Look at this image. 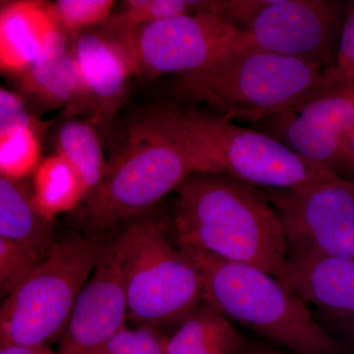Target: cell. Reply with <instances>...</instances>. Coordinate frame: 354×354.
<instances>
[{"label":"cell","mask_w":354,"mask_h":354,"mask_svg":"<svg viewBox=\"0 0 354 354\" xmlns=\"http://www.w3.org/2000/svg\"><path fill=\"white\" fill-rule=\"evenodd\" d=\"M176 191L172 223L183 252L254 266L279 279L285 234L264 191L216 174H192Z\"/></svg>","instance_id":"obj_1"},{"label":"cell","mask_w":354,"mask_h":354,"mask_svg":"<svg viewBox=\"0 0 354 354\" xmlns=\"http://www.w3.org/2000/svg\"><path fill=\"white\" fill-rule=\"evenodd\" d=\"M101 183L86 199L88 227L111 230L148 213L186 178L203 174L177 108L153 106L135 116Z\"/></svg>","instance_id":"obj_2"},{"label":"cell","mask_w":354,"mask_h":354,"mask_svg":"<svg viewBox=\"0 0 354 354\" xmlns=\"http://www.w3.org/2000/svg\"><path fill=\"white\" fill-rule=\"evenodd\" d=\"M335 84L321 65L281 57L253 46L228 51L204 68L178 75L171 88L176 102L230 121H261Z\"/></svg>","instance_id":"obj_3"},{"label":"cell","mask_w":354,"mask_h":354,"mask_svg":"<svg viewBox=\"0 0 354 354\" xmlns=\"http://www.w3.org/2000/svg\"><path fill=\"white\" fill-rule=\"evenodd\" d=\"M185 254L201 274L204 299L227 319L297 354H351L283 281L254 266Z\"/></svg>","instance_id":"obj_4"},{"label":"cell","mask_w":354,"mask_h":354,"mask_svg":"<svg viewBox=\"0 0 354 354\" xmlns=\"http://www.w3.org/2000/svg\"><path fill=\"white\" fill-rule=\"evenodd\" d=\"M104 241L68 234L0 305V346H41L62 337Z\"/></svg>","instance_id":"obj_5"},{"label":"cell","mask_w":354,"mask_h":354,"mask_svg":"<svg viewBox=\"0 0 354 354\" xmlns=\"http://www.w3.org/2000/svg\"><path fill=\"white\" fill-rule=\"evenodd\" d=\"M203 174H225L261 189L297 190L339 176L270 135L203 109L177 108Z\"/></svg>","instance_id":"obj_6"},{"label":"cell","mask_w":354,"mask_h":354,"mask_svg":"<svg viewBox=\"0 0 354 354\" xmlns=\"http://www.w3.org/2000/svg\"><path fill=\"white\" fill-rule=\"evenodd\" d=\"M125 247L128 320L135 326L179 325L204 298L201 274L148 213L121 230Z\"/></svg>","instance_id":"obj_7"},{"label":"cell","mask_w":354,"mask_h":354,"mask_svg":"<svg viewBox=\"0 0 354 354\" xmlns=\"http://www.w3.org/2000/svg\"><path fill=\"white\" fill-rule=\"evenodd\" d=\"M213 12L242 30L255 48L329 67L344 18L327 0H216Z\"/></svg>","instance_id":"obj_8"},{"label":"cell","mask_w":354,"mask_h":354,"mask_svg":"<svg viewBox=\"0 0 354 354\" xmlns=\"http://www.w3.org/2000/svg\"><path fill=\"white\" fill-rule=\"evenodd\" d=\"M101 36L118 48L132 75L146 78L198 71L228 51L251 44L245 32L212 11L174 16L134 31Z\"/></svg>","instance_id":"obj_9"},{"label":"cell","mask_w":354,"mask_h":354,"mask_svg":"<svg viewBox=\"0 0 354 354\" xmlns=\"http://www.w3.org/2000/svg\"><path fill=\"white\" fill-rule=\"evenodd\" d=\"M262 190L283 227L286 257L354 259V180L335 176L304 189Z\"/></svg>","instance_id":"obj_10"},{"label":"cell","mask_w":354,"mask_h":354,"mask_svg":"<svg viewBox=\"0 0 354 354\" xmlns=\"http://www.w3.org/2000/svg\"><path fill=\"white\" fill-rule=\"evenodd\" d=\"M258 124L259 131L304 160L339 176V171L348 172L346 146L354 134V93L346 84L324 90Z\"/></svg>","instance_id":"obj_11"},{"label":"cell","mask_w":354,"mask_h":354,"mask_svg":"<svg viewBox=\"0 0 354 354\" xmlns=\"http://www.w3.org/2000/svg\"><path fill=\"white\" fill-rule=\"evenodd\" d=\"M128 319L125 247L121 230L104 242L77 297L57 354H93Z\"/></svg>","instance_id":"obj_12"},{"label":"cell","mask_w":354,"mask_h":354,"mask_svg":"<svg viewBox=\"0 0 354 354\" xmlns=\"http://www.w3.org/2000/svg\"><path fill=\"white\" fill-rule=\"evenodd\" d=\"M77 76L70 106L88 109L95 120H109L127 101L131 70L115 46L97 35H78L72 46Z\"/></svg>","instance_id":"obj_13"},{"label":"cell","mask_w":354,"mask_h":354,"mask_svg":"<svg viewBox=\"0 0 354 354\" xmlns=\"http://www.w3.org/2000/svg\"><path fill=\"white\" fill-rule=\"evenodd\" d=\"M279 281L329 319L354 316V259L322 254L288 256Z\"/></svg>","instance_id":"obj_14"},{"label":"cell","mask_w":354,"mask_h":354,"mask_svg":"<svg viewBox=\"0 0 354 354\" xmlns=\"http://www.w3.org/2000/svg\"><path fill=\"white\" fill-rule=\"evenodd\" d=\"M55 28L46 2L9 1L0 10V70L27 68Z\"/></svg>","instance_id":"obj_15"},{"label":"cell","mask_w":354,"mask_h":354,"mask_svg":"<svg viewBox=\"0 0 354 354\" xmlns=\"http://www.w3.org/2000/svg\"><path fill=\"white\" fill-rule=\"evenodd\" d=\"M17 75L23 90L43 108L69 106L75 97L77 76L72 48L64 34L55 28L36 59Z\"/></svg>","instance_id":"obj_16"},{"label":"cell","mask_w":354,"mask_h":354,"mask_svg":"<svg viewBox=\"0 0 354 354\" xmlns=\"http://www.w3.org/2000/svg\"><path fill=\"white\" fill-rule=\"evenodd\" d=\"M0 237L28 247L43 259L55 242L53 221L39 211L32 192L0 174Z\"/></svg>","instance_id":"obj_17"},{"label":"cell","mask_w":354,"mask_h":354,"mask_svg":"<svg viewBox=\"0 0 354 354\" xmlns=\"http://www.w3.org/2000/svg\"><path fill=\"white\" fill-rule=\"evenodd\" d=\"M241 346L230 321L203 298L167 337V354H235Z\"/></svg>","instance_id":"obj_18"},{"label":"cell","mask_w":354,"mask_h":354,"mask_svg":"<svg viewBox=\"0 0 354 354\" xmlns=\"http://www.w3.org/2000/svg\"><path fill=\"white\" fill-rule=\"evenodd\" d=\"M57 153L76 174L86 199L101 183L106 169L94 128L78 120L65 122L58 132Z\"/></svg>","instance_id":"obj_19"},{"label":"cell","mask_w":354,"mask_h":354,"mask_svg":"<svg viewBox=\"0 0 354 354\" xmlns=\"http://www.w3.org/2000/svg\"><path fill=\"white\" fill-rule=\"evenodd\" d=\"M32 195L39 211L53 221L58 214L75 208L84 200L76 174L57 155L46 158L37 167Z\"/></svg>","instance_id":"obj_20"},{"label":"cell","mask_w":354,"mask_h":354,"mask_svg":"<svg viewBox=\"0 0 354 354\" xmlns=\"http://www.w3.org/2000/svg\"><path fill=\"white\" fill-rule=\"evenodd\" d=\"M214 1V0H213ZM213 1L188 0H127L104 23L102 35L131 32L142 26L174 16L211 11Z\"/></svg>","instance_id":"obj_21"},{"label":"cell","mask_w":354,"mask_h":354,"mask_svg":"<svg viewBox=\"0 0 354 354\" xmlns=\"http://www.w3.org/2000/svg\"><path fill=\"white\" fill-rule=\"evenodd\" d=\"M113 6V0H58L46 3L57 29L68 35H76L87 28L106 23Z\"/></svg>","instance_id":"obj_22"},{"label":"cell","mask_w":354,"mask_h":354,"mask_svg":"<svg viewBox=\"0 0 354 354\" xmlns=\"http://www.w3.org/2000/svg\"><path fill=\"white\" fill-rule=\"evenodd\" d=\"M39 145L34 128H19L0 137V174L19 180L38 167Z\"/></svg>","instance_id":"obj_23"},{"label":"cell","mask_w":354,"mask_h":354,"mask_svg":"<svg viewBox=\"0 0 354 354\" xmlns=\"http://www.w3.org/2000/svg\"><path fill=\"white\" fill-rule=\"evenodd\" d=\"M167 342L158 328L124 326L93 354H167Z\"/></svg>","instance_id":"obj_24"},{"label":"cell","mask_w":354,"mask_h":354,"mask_svg":"<svg viewBox=\"0 0 354 354\" xmlns=\"http://www.w3.org/2000/svg\"><path fill=\"white\" fill-rule=\"evenodd\" d=\"M32 249L0 237V298H6L38 265Z\"/></svg>","instance_id":"obj_25"},{"label":"cell","mask_w":354,"mask_h":354,"mask_svg":"<svg viewBox=\"0 0 354 354\" xmlns=\"http://www.w3.org/2000/svg\"><path fill=\"white\" fill-rule=\"evenodd\" d=\"M325 74L337 85L354 80V8L342 23L334 62L325 69Z\"/></svg>","instance_id":"obj_26"},{"label":"cell","mask_w":354,"mask_h":354,"mask_svg":"<svg viewBox=\"0 0 354 354\" xmlns=\"http://www.w3.org/2000/svg\"><path fill=\"white\" fill-rule=\"evenodd\" d=\"M19 128H34L31 115L19 95L0 88V137Z\"/></svg>","instance_id":"obj_27"},{"label":"cell","mask_w":354,"mask_h":354,"mask_svg":"<svg viewBox=\"0 0 354 354\" xmlns=\"http://www.w3.org/2000/svg\"><path fill=\"white\" fill-rule=\"evenodd\" d=\"M0 354H57L48 346H27L19 344L0 346Z\"/></svg>","instance_id":"obj_28"},{"label":"cell","mask_w":354,"mask_h":354,"mask_svg":"<svg viewBox=\"0 0 354 354\" xmlns=\"http://www.w3.org/2000/svg\"><path fill=\"white\" fill-rule=\"evenodd\" d=\"M334 323L335 327L339 330V334L346 341V346L354 348V316L348 318L330 319Z\"/></svg>","instance_id":"obj_29"},{"label":"cell","mask_w":354,"mask_h":354,"mask_svg":"<svg viewBox=\"0 0 354 354\" xmlns=\"http://www.w3.org/2000/svg\"><path fill=\"white\" fill-rule=\"evenodd\" d=\"M346 160L348 171L354 174V134L351 135L346 142Z\"/></svg>","instance_id":"obj_30"},{"label":"cell","mask_w":354,"mask_h":354,"mask_svg":"<svg viewBox=\"0 0 354 354\" xmlns=\"http://www.w3.org/2000/svg\"><path fill=\"white\" fill-rule=\"evenodd\" d=\"M9 3V1H4V0H0V10L3 8L4 6H6L7 4Z\"/></svg>","instance_id":"obj_31"},{"label":"cell","mask_w":354,"mask_h":354,"mask_svg":"<svg viewBox=\"0 0 354 354\" xmlns=\"http://www.w3.org/2000/svg\"><path fill=\"white\" fill-rule=\"evenodd\" d=\"M346 85H348V87L351 88V90L354 93V80L351 81V82L346 83Z\"/></svg>","instance_id":"obj_32"},{"label":"cell","mask_w":354,"mask_h":354,"mask_svg":"<svg viewBox=\"0 0 354 354\" xmlns=\"http://www.w3.org/2000/svg\"><path fill=\"white\" fill-rule=\"evenodd\" d=\"M251 354H278L276 353H251Z\"/></svg>","instance_id":"obj_33"},{"label":"cell","mask_w":354,"mask_h":354,"mask_svg":"<svg viewBox=\"0 0 354 354\" xmlns=\"http://www.w3.org/2000/svg\"><path fill=\"white\" fill-rule=\"evenodd\" d=\"M278 354H279V353H278Z\"/></svg>","instance_id":"obj_34"}]
</instances>
